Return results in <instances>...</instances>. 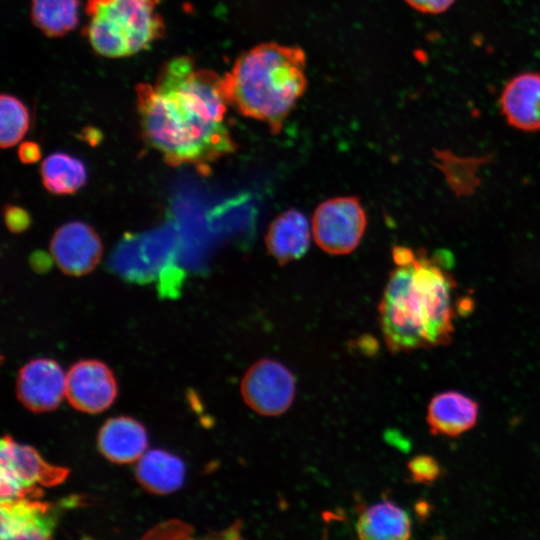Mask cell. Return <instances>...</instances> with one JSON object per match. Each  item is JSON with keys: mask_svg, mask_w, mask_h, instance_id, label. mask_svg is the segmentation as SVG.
<instances>
[{"mask_svg": "<svg viewBox=\"0 0 540 540\" xmlns=\"http://www.w3.org/2000/svg\"><path fill=\"white\" fill-rule=\"evenodd\" d=\"M136 95L144 139L167 164L207 167L236 149L224 122L222 77L191 57L165 62L154 84H138Z\"/></svg>", "mask_w": 540, "mask_h": 540, "instance_id": "1", "label": "cell"}, {"mask_svg": "<svg viewBox=\"0 0 540 540\" xmlns=\"http://www.w3.org/2000/svg\"><path fill=\"white\" fill-rule=\"evenodd\" d=\"M395 268L379 304V320L393 353L450 344L455 331L456 282L448 253L429 256L404 246L393 249Z\"/></svg>", "mask_w": 540, "mask_h": 540, "instance_id": "2", "label": "cell"}, {"mask_svg": "<svg viewBox=\"0 0 540 540\" xmlns=\"http://www.w3.org/2000/svg\"><path fill=\"white\" fill-rule=\"evenodd\" d=\"M222 81L228 105L277 133L306 90V55L297 46L261 43L241 53Z\"/></svg>", "mask_w": 540, "mask_h": 540, "instance_id": "3", "label": "cell"}, {"mask_svg": "<svg viewBox=\"0 0 540 540\" xmlns=\"http://www.w3.org/2000/svg\"><path fill=\"white\" fill-rule=\"evenodd\" d=\"M158 0H87L84 34L93 49L108 58L126 57L148 49L164 34L156 12Z\"/></svg>", "mask_w": 540, "mask_h": 540, "instance_id": "4", "label": "cell"}, {"mask_svg": "<svg viewBox=\"0 0 540 540\" xmlns=\"http://www.w3.org/2000/svg\"><path fill=\"white\" fill-rule=\"evenodd\" d=\"M179 237L171 227L126 234L109 259V267L124 280L147 284L158 280L159 292L178 291L183 278L175 266Z\"/></svg>", "mask_w": 540, "mask_h": 540, "instance_id": "5", "label": "cell"}, {"mask_svg": "<svg viewBox=\"0 0 540 540\" xmlns=\"http://www.w3.org/2000/svg\"><path fill=\"white\" fill-rule=\"evenodd\" d=\"M68 469L47 463L28 445L5 435L1 441V500L39 495L40 486H54L68 475Z\"/></svg>", "mask_w": 540, "mask_h": 540, "instance_id": "6", "label": "cell"}, {"mask_svg": "<svg viewBox=\"0 0 540 540\" xmlns=\"http://www.w3.org/2000/svg\"><path fill=\"white\" fill-rule=\"evenodd\" d=\"M366 223V214L358 198H332L322 202L314 212L313 237L329 254H348L358 246Z\"/></svg>", "mask_w": 540, "mask_h": 540, "instance_id": "7", "label": "cell"}, {"mask_svg": "<svg viewBox=\"0 0 540 540\" xmlns=\"http://www.w3.org/2000/svg\"><path fill=\"white\" fill-rule=\"evenodd\" d=\"M295 377L281 362L263 358L244 374L240 391L244 402L262 416H278L295 397Z\"/></svg>", "mask_w": 540, "mask_h": 540, "instance_id": "8", "label": "cell"}, {"mask_svg": "<svg viewBox=\"0 0 540 540\" xmlns=\"http://www.w3.org/2000/svg\"><path fill=\"white\" fill-rule=\"evenodd\" d=\"M117 385L113 373L98 360H82L66 374L65 396L78 411L100 413L115 400Z\"/></svg>", "mask_w": 540, "mask_h": 540, "instance_id": "9", "label": "cell"}, {"mask_svg": "<svg viewBox=\"0 0 540 540\" xmlns=\"http://www.w3.org/2000/svg\"><path fill=\"white\" fill-rule=\"evenodd\" d=\"M102 250L97 232L81 221L62 225L50 241V252L56 265L72 276H82L92 271L101 258Z\"/></svg>", "mask_w": 540, "mask_h": 540, "instance_id": "10", "label": "cell"}, {"mask_svg": "<svg viewBox=\"0 0 540 540\" xmlns=\"http://www.w3.org/2000/svg\"><path fill=\"white\" fill-rule=\"evenodd\" d=\"M66 375L50 359H35L24 365L17 376L16 394L24 407L32 412L57 408L65 396Z\"/></svg>", "mask_w": 540, "mask_h": 540, "instance_id": "11", "label": "cell"}, {"mask_svg": "<svg viewBox=\"0 0 540 540\" xmlns=\"http://www.w3.org/2000/svg\"><path fill=\"white\" fill-rule=\"evenodd\" d=\"M499 105L512 127L526 132L540 130V73L523 72L504 86Z\"/></svg>", "mask_w": 540, "mask_h": 540, "instance_id": "12", "label": "cell"}, {"mask_svg": "<svg viewBox=\"0 0 540 540\" xmlns=\"http://www.w3.org/2000/svg\"><path fill=\"white\" fill-rule=\"evenodd\" d=\"M49 504L24 498L1 500V538L46 539L54 527Z\"/></svg>", "mask_w": 540, "mask_h": 540, "instance_id": "13", "label": "cell"}, {"mask_svg": "<svg viewBox=\"0 0 540 540\" xmlns=\"http://www.w3.org/2000/svg\"><path fill=\"white\" fill-rule=\"evenodd\" d=\"M479 405L457 391L435 395L429 402L426 421L433 435L459 436L475 426Z\"/></svg>", "mask_w": 540, "mask_h": 540, "instance_id": "14", "label": "cell"}, {"mask_svg": "<svg viewBox=\"0 0 540 540\" xmlns=\"http://www.w3.org/2000/svg\"><path fill=\"white\" fill-rule=\"evenodd\" d=\"M98 448L108 460L124 464L138 461L147 449L145 428L136 420L120 416L108 419L98 433Z\"/></svg>", "mask_w": 540, "mask_h": 540, "instance_id": "15", "label": "cell"}, {"mask_svg": "<svg viewBox=\"0 0 540 540\" xmlns=\"http://www.w3.org/2000/svg\"><path fill=\"white\" fill-rule=\"evenodd\" d=\"M265 243L269 253L279 264L299 259L310 244L307 218L298 210L285 211L271 223Z\"/></svg>", "mask_w": 540, "mask_h": 540, "instance_id": "16", "label": "cell"}, {"mask_svg": "<svg viewBox=\"0 0 540 540\" xmlns=\"http://www.w3.org/2000/svg\"><path fill=\"white\" fill-rule=\"evenodd\" d=\"M356 532L360 539L405 540L411 537L412 521L403 508L383 500L361 511Z\"/></svg>", "mask_w": 540, "mask_h": 540, "instance_id": "17", "label": "cell"}, {"mask_svg": "<svg viewBox=\"0 0 540 540\" xmlns=\"http://www.w3.org/2000/svg\"><path fill=\"white\" fill-rule=\"evenodd\" d=\"M135 473L137 481L146 491L163 495L182 486L185 467L178 457L155 449L142 455Z\"/></svg>", "mask_w": 540, "mask_h": 540, "instance_id": "18", "label": "cell"}, {"mask_svg": "<svg viewBox=\"0 0 540 540\" xmlns=\"http://www.w3.org/2000/svg\"><path fill=\"white\" fill-rule=\"evenodd\" d=\"M40 175L45 188L56 195L75 193L87 181V169L78 158L54 152L41 163Z\"/></svg>", "mask_w": 540, "mask_h": 540, "instance_id": "19", "label": "cell"}, {"mask_svg": "<svg viewBox=\"0 0 540 540\" xmlns=\"http://www.w3.org/2000/svg\"><path fill=\"white\" fill-rule=\"evenodd\" d=\"M79 0H32L33 24L48 37H60L78 24Z\"/></svg>", "mask_w": 540, "mask_h": 540, "instance_id": "20", "label": "cell"}, {"mask_svg": "<svg viewBox=\"0 0 540 540\" xmlns=\"http://www.w3.org/2000/svg\"><path fill=\"white\" fill-rule=\"evenodd\" d=\"M0 144L10 148L22 140L29 128V113L16 97L2 94L0 98Z\"/></svg>", "mask_w": 540, "mask_h": 540, "instance_id": "21", "label": "cell"}, {"mask_svg": "<svg viewBox=\"0 0 540 540\" xmlns=\"http://www.w3.org/2000/svg\"><path fill=\"white\" fill-rule=\"evenodd\" d=\"M411 478L420 484H431L441 476V466L432 456L421 454L407 464Z\"/></svg>", "mask_w": 540, "mask_h": 540, "instance_id": "22", "label": "cell"}, {"mask_svg": "<svg viewBox=\"0 0 540 540\" xmlns=\"http://www.w3.org/2000/svg\"><path fill=\"white\" fill-rule=\"evenodd\" d=\"M3 213L7 228L14 233L26 230L31 223L29 214L18 206L6 205Z\"/></svg>", "mask_w": 540, "mask_h": 540, "instance_id": "23", "label": "cell"}, {"mask_svg": "<svg viewBox=\"0 0 540 540\" xmlns=\"http://www.w3.org/2000/svg\"><path fill=\"white\" fill-rule=\"evenodd\" d=\"M410 7L425 14H440L448 10L455 0H404Z\"/></svg>", "mask_w": 540, "mask_h": 540, "instance_id": "24", "label": "cell"}, {"mask_svg": "<svg viewBox=\"0 0 540 540\" xmlns=\"http://www.w3.org/2000/svg\"><path fill=\"white\" fill-rule=\"evenodd\" d=\"M18 156L22 163L32 164L41 158V149L36 142L25 141L18 149Z\"/></svg>", "mask_w": 540, "mask_h": 540, "instance_id": "25", "label": "cell"}]
</instances>
